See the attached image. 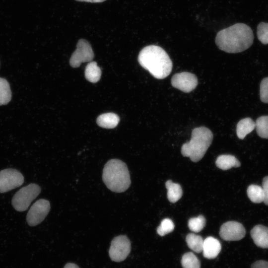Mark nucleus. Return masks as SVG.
<instances>
[{
	"label": "nucleus",
	"mask_w": 268,
	"mask_h": 268,
	"mask_svg": "<svg viewBox=\"0 0 268 268\" xmlns=\"http://www.w3.org/2000/svg\"><path fill=\"white\" fill-rule=\"evenodd\" d=\"M262 187L264 195L263 202L266 205H268V176L264 178Z\"/></svg>",
	"instance_id": "nucleus-28"
},
{
	"label": "nucleus",
	"mask_w": 268,
	"mask_h": 268,
	"mask_svg": "<svg viewBox=\"0 0 268 268\" xmlns=\"http://www.w3.org/2000/svg\"><path fill=\"white\" fill-rule=\"evenodd\" d=\"M50 209V202L45 199L37 200L30 207L27 216L28 224L34 226L42 222L48 215Z\"/></svg>",
	"instance_id": "nucleus-8"
},
{
	"label": "nucleus",
	"mask_w": 268,
	"mask_h": 268,
	"mask_svg": "<svg viewBox=\"0 0 268 268\" xmlns=\"http://www.w3.org/2000/svg\"><path fill=\"white\" fill-rule=\"evenodd\" d=\"M250 234L258 247L268 248V227L263 225H257L251 229Z\"/></svg>",
	"instance_id": "nucleus-12"
},
{
	"label": "nucleus",
	"mask_w": 268,
	"mask_h": 268,
	"mask_svg": "<svg viewBox=\"0 0 268 268\" xmlns=\"http://www.w3.org/2000/svg\"><path fill=\"white\" fill-rule=\"evenodd\" d=\"M131 250L130 240L126 235H121L114 238L111 241L109 255L113 261L120 262L127 258Z\"/></svg>",
	"instance_id": "nucleus-6"
},
{
	"label": "nucleus",
	"mask_w": 268,
	"mask_h": 268,
	"mask_svg": "<svg viewBox=\"0 0 268 268\" xmlns=\"http://www.w3.org/2000/svg\"><path fill=\"white\" fill-rule=\"evenodd\" d=\"M183 268H201V263L196 256L192 252L184 254L181 259Z\"/></svg>",
	"instance_id": "nucleus-23"
},
{
	"label": "nucleus",
	"mask_w": 268,
	"mask_h": 268,
	"mask_svg": "<svg viewBox=\"0 0 268 268\" xmlns=\"http://www.w3.org/2000/svg\"><path fill=\"white\" fill-rule=\"evenodd\" d=\"M254 34L251 27L236 23L219 31L215 38L218 48L229 53H237L248 49L253 44Z\"/></svg>",
	"instance_id": "nucleus-1"
},
{
	"label": "nucleus",
	"mask_w": 268,
	"mask_h": 268,
	"mask_svg": "<svg viewBox=\"0 0 268 268\" xmlns=\"http://www.w3.org/2000/svg\"><path fill=\"white\" fill-rule=\"evenodd\" d=\"M120 121L119 116L113 113H107L100 115L97 119L98 125L106 129L115 128Z\"/></svg>",
	"instance_id": "nucleus-14"
},
{
	"label": "nucleus",
	"mask_w": 268,
	"mask_h": 268,
	"mask_svg": "<svg viewBox=\"0 0 268 268\" xmlns=\"http://www.w3.org/2000/svg\"><path fill=\"white\" fill-rule=\"evenodd\" d=\"M93 58L94 53L90 44L87 40L81 39L70 58L69 64L72 67H77L82 63L91 62Z\"/></svg>",
	"instance_id": "nucleus-9"
},
{
	"label": "nucleus",
	"mask_w": 268,
	"mask_h": 268,
	"mask_svg": "<svg viewBox=\"0 0 268 268\" xmlns=\"http://www.w3.org/2000/svg\"><path fill=\"white\" fill-rule=\"evenodd\" d=\"M186 241L191 250L197 253L202 252L203 240L201 236L189 233L186 236Z\"/></svg>",
	"instance_id": "nucleus-20"
},
{
	"label": "nucleus",
	"mask_w": 268,
	"mask_h": 268,
	"mask_svg": "<svg viewBox=\"0 0 268 268\" xmlns=\"http://www.w3.org/2000/svg\"><path fill=\"white\" fill-rule=\"evenodd\" d=\"M255 128V122L250 118H246L241 120L236 127L237 135L240 139H243Z\"/></svg>",
	"instance_id": "nucleus-16"
},
{
	"label": "nucleus",
	"mask_w": 268,
	"mask_h": 268,
	"mask_svg": "<svg viewBox=\"0 0 268 268\" xmlns=\"http://www.w3.org/2000/svg\"><path fill=\"white\" fill-rule=\"evenodd\" d=\"M174 224L169 218H165L162 220L160 225L157 228V232L161 236L172 232L174 229Z\"/></svg>",
	"instance_id": "nucleus-25"
},
{
	"label": "nucleus",
	"mask_w": 268,
	"mask_h": 268,
	"mask_svg": "<svg viewBox=\"0 0 268 268\" xmlns=\"http://www.w3.org/2000/svg\"><path fill=\"white\" fill-rule=\"evenodd\" d=\"M167 189V198L171 202H176L181 198L183 191L181 186L173 183L171 180H168L165 183Z\"/></svg>",
	"instance_id": "nucleus-17"
},
{
	"label": "nucleus",
	"mask_w": 268,
	"mask_h": 268,
	"mask_svg": "<svg viewBox=\"0 0 268 268\" xmlns=\"http://www.w3.org/2000/svg\"><path fill=\"white\" fill-rule=\"evenodd\" d=\"M101 75V70L96 62H90L87 64L85 69V77L88 81L96 83L99 80Z\"/></svg>",
	"instance_id": "nucleus-18"
},
{
	"label": "nucleus",
	"mask_w": 268,
	"mask_h": 268,
	"mask_svg": "<svg viewBox=\"0 0 268 268\" xmlns=\"http://www.w3.org/2000/svg\"><path fill=\"white\" fill-rule=\"evenodd\" d=\"M205 221L204 217L201 215L196 217H193L188 221V227L191 231L199 232L204 228Z\"/></svg>",
	"instance_id": "nucleus-24"
},
{
	"label": "nucleus",
	"mask_w": 268,
	"mask_h": 268,
	"mask_svg": "<svg viewBox=\"0 0 268 268\" xmlns=\"http://www.w3.org/2000/svg\"><path fill=\"white\" fill-rule=\"evenodd\" d=\"M213 134L205 127L195 128L192 132L191 140L181 147L183 156L188 157L195 162L200 161L211 144Z\"/></svg>",
	"instance_id": "nucleus-4"
},
{
	"label": "nucleus",
	"mask_w": 268,
	"mask_h": 268,
	"mask_svg": "<svg viewBox=\"0 0 268 268\" xmlns=\"http://www.w3.org/2000/svg\"><path fill=\"white\" fill-rule=\"evenodd\" d=\"M221 249V244L216 238L209 236L203 240L202 252L204 257L208 259L216 258Z\"/></svg>",
	"instance_id": "nucleus-13"
},
{
	"label": "nucleus",
	"mask_w": 268,
	"mask_h": 268,
	"mask_svg": "<svg viewBox=\"0 0 268 268\" xmlns=\"http://www.w3.org/2000/svg\"><path fill=\"white\" fill-rule=\"evenodd\" d=\"M11 99V92L8 81L0 77V106L7 104Z\"/></svg>",
	"instance_id": "nucleus-21"
},
{
	"label": "nucleus",
	"mask_w": 268,
	"mask_h": 268,
	"mask_svg": "<svg viewBox=\"0 0 268 268\" xmlns=\"http://www.w3.org/2000/svg\"><path fill=\"white\" fill-rule=\"evenodd\" d=\"M216 166L223 170L229 169L232 167H238L241 165L240 161L233 155H221L215 161Z\"/></svg>",
	"instance_id": "nucleus-15"
},
{
	"label": "nucleus",
	"mask_w": 268,
	"mask_h": 268,
	"mask_svg": "<svg viewBox=\"0 0 268 268\" xmlns=\"http://www.w3.org/2000/svg\"><path fill=\"white\" fill-rule=\"evenodd\" d=\"M258 38L263 44H268V23L262 22L257 27Z\"/></svg>",
	"instance_id": "nucleus-26"
},
{
	"label": "nucleus",
	"mask_w": 268,
	"mask_h": 268,
	"mask_svg": "<svg viewBox=\"0 0 268 268\" xmlns=\"http://www.w3.org/2000/svg\"><path fill=\"white\" fill-rule=\"evenodd\" d=\"M24 182L22 174L12 168L0 171V193H4L21 186Z\"/></svg>",
	"instance_id": "nucleus-7"
},
{
	"label": "nucleus",
	"mask_w": 268,
	"mask_h": 268,
	"mask_svg": "<svg viewBox=\"0 0 268 268\" xmlns=\"http://www.w3.org/2000/svg\"><path fill=\"white\" fill-rule=\"evenodd\" d=\"M198 84V78L193 73L182 72L175 74L171 79L173 87L189 93L195 89Z\"/></svg>",
	"instance_id": "nucleus-11"
},
{
	"label": "nucleus",
	"mask_w": 268,
	"mask_h": 268,
	"mask_svg": "<svg viewBox=\"0 0 268 268\" xmlns=\"http://www.w3.org/2000/svg\"><path fill=\"white\" fill-rule=\"evenodd\" d=\"M64 268H79L77 265L73 263H67V264Z\"/></svg>",
	"instance_id": "nucleus-30"
},
{
	"label": "nucleus",
	"mask_w": 268,
	"mask_h": 268,
	"mask_svg": "<svg viewBox=\"0 0 268 268\" xmlns=\"http://www.w3.org/2000/svg\"><path fill=\"white\" fill-rule=\"evenodd\" d=\"M251 268H268V262L264 260H259L254 263Z\"/></svg>",
	"instance_id": "nucleus-29"
},
{
	"label": "nucleus",
	"mask_w": 268,
	"mask_h": 268,
	"mask_svg": "<svg viewBox=\"0 0 268 268\" xmlns=\"http://www.w3.org/2000/svg\"><path fill=\"white\" fill-rule=\"evenodd\" d=\"M246 234L243 225L237 221H230L223 223L219 230V235L225 241H238Z\"/></svg>",
	"instance_id": "nucleus-10"
},
{
	"label": "nucleus",
	"mask_w": 268,
	"mask_h": 268,
	"mask_svg": "<svg viewBox=\"0 0 268 268\" xmlns=\"http://www.w3.org/2000/svg\"><path fill=\"white\" fill-rule=\"evenodd\" d=\"M255 128L259 136L268 138V116L258 118L255 122Z\"/></svg>",
	"instance_id": "nucleus-22"
},
{
	"label": "nucleus",
	"mask_w": 268,
	"mask_h": 268,
	"mask_svg": "<svg viewBox=\"0 0 268 268\" xmlns=\"http://www.w3.org/2000/svg\"><path fill=\"white\" fill-rule=\"evenodd\" d=\"M261 100L265 103H268V77L264 78L261 81L260 88Z\"/></svg>",
	"instance_id": "nucleus-27"
},
{
	"label": "nucleus",
	"mask_w": 268,
	"mask_h": 268,
	"mask_svg": "<svg viewBox=\"0 0 268 268\" xmlns=\"http://www.w3.org/2000/svg\"><path fill=\"white\" fill-rule=\"evenodd\" d=\"M247 193L248 198L253 202L260 203L263 202L264 195L262 187L252 184L248 187Z\"/></svg>",
	"instance_id": "nucleus-19"
},
{
	"label": "nucleus",
	"mask_w": 268,
	"mask_h": 268,
	"mask_svg": "<svg viewBox=\"0 0 268 268\" xmlns=\"http://www.w3.org/2000/svg\"><path fill=\"white\" fill-rule=\"evenodd\" d=\"M76 0L79 1H84V2L96 3V2H102L105 1L106 0Z\"/></svg>",
	"instance_id": "nucleus-31"
},
{
	"label": "nucleus",
	"mask_w": 268,
	"mask_h": 268,
	"mask_svg": "<svg viewBox=\"0 0 268 268\" xmlns=\"http://www.w3.org/2000/svg\"><path fill=\"white\" fill-rule=\"evenodd\" d=\"M102 179L106 187L115 193L124 192L131 183L126 164L118 159H111L106 163L103 170Z\"/></svg>",
	"instance_id": "nucleus-3"
},
{
	"label": "nucleus",
	"mask_w": 268,
	"mask_h": 268,
	"mask_svg": "<svg viewBox=\"0 0 268 268\" xmlns=\"http://www.w3.org/2000/svg\"><path fill=\"white\" fill-rule=\"evenodd\" d=\"M138 61L142 67L157 79L166 77L172 69V62L167 53L156 45L143 48L139 53Z\"/></svg>",
	"instance_id": "nucleus-2"
},
{
	"label": "nucleus",
	"mask_w": 268,
	"mask_h": 268,
	"mask_svg": "<svg viewBox=\"0 0 268 268\" xmlns=\"http://www.w3.org/2000/svg\"><path fill=\"white\" fill-rule=\"evenodd\" d=\"M40 192L41 188L37 184L32 183L26 186L15 194L12 199V205L18 211H25Z\"/></svg>",
	"instance_id": "nucleus-5"
}]
</instances>
